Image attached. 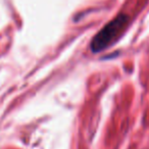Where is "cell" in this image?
<instances>
[{"mask_svg":"<svg viewBox=\"0 0 149 149\" xmlns=\"http://www.w3.org/2000/svg\"><path fill=\"white\" fill-rule=\"evenodd\" d=\"M129 17L120 13L113 19L107 23L95 36L90 44V49L93 53H97L109 47L120 37L129 24Z\"/></svg>","mask_w":149,"mask_h":149,"instance_id":"cell-1","label":"cell"}]
</instances>
